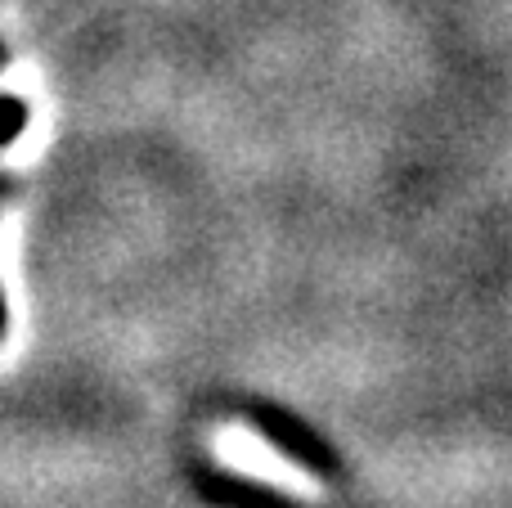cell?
Instances as JSON below:
<instances>
[{"mask_svg":"<svg viewBox=\"0 0 512 508\" xmlns=\"http://www.w3.org/2000/svg\"><path fill=\"white\" fill-rule=\"evenodd\" d=\"M248 423H252V432H261V437L270 441L283 459L301 464L306 473H315V477H337V473H342L337 450L328 446V441L319 437L306 419H297V414L283 410V405H274V401L248 405Z\"/></svg>","mask_w":512,"mask_h":508,"instance_id":"cell-1","label":"cell"},{"mask_svg":"<svg viewBox=\"0 0 512 508\" xmlns=\"http://www.w3.org/2000/svg\"><path fill=\"white\" fill-rule=\"evenodd\" d=\"M198 491H203L212 504H225V508H301V504H292L288 495L265 491V486L243 482V477H216V473H207L203 482H198Z\"/></svg>","mask_w":512,"mask_h":508,"instance_id":"cell-2","label":"cell"},{"mask_svg":"<svg viewBox=\"0 0 512 508\" xmlns=\"http://www.w3.org/2000/svg\"><path fill=\"white\" fill-rule=\"evenodd\" d=\"M23 126H27V104L14 95H0V149H9L23 135Z\"/></svg>","mask_w":512,"mask_h":508,"instance_id":"cell-3","label":"cell"},{"mask_svg":"<svg viewBox=\"0 0 512 508\" xmlns=\"http://www.w3.org/2000/svg\"><path fill=\"white\" fill-rule=\"evenodd\" d=\"M5 329H9V302H5V293H0V338H5Z\"/></svg>","mask_w":512,"mask_h":508,"instance_id":"cell-4","label":"cell"}]
</instances>
